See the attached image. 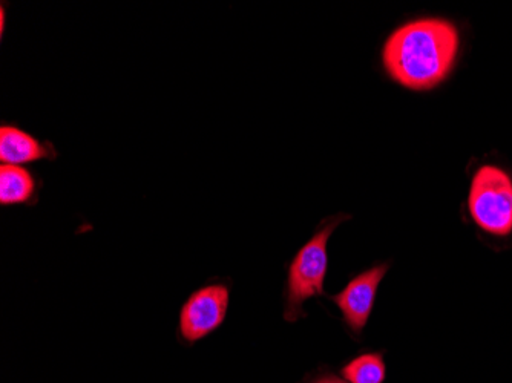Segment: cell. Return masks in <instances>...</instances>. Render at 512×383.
<instances>
[{"instance_id":"1","label":"cell","mask_w":512,"mask_h":383,"mask_svg":"<svg viewBox=\"0 0 512 383\" xmlns=\"http://www.w3.org/2000/svg\"><path fill=\"white\" fill-rule=\"evenodd\" d=\"M459 46V31L450 20L422 17L404 23L388 36L382 63L398 85L410 91H431L450 76Z\"/></svg>"},{"instance_id":"2","label":"cell","mask_w":512,"mask_h":383,"mask_svg":"<svg viewBox=\"0 0 512 383\" xmlns=\"http://www.w3.org/2000/svg\"><path fill=\"white\" fill-rule=\"evenodd\" d=\"M350 218L348 213H336L333 217L325 218L309 243L304 244L290 262L284 307V319L290 324L306 316L304 304L309 299L324 295L325 275L329 267L327 246L333 232Z\"/></svg>"},{"instance_id":"3","label":"cell","mask_w":512,"mask_h":383,"mask_svg":"<svg viewBox=\"0 0 512 383\" xmlns=\"http://www.w3.org/2000/svg\"><path fill=\"white\" fill-rule=\"evenodd\" d=\"M477 226L496 236L512 232V181L496 166H482L471 181L468 197Z\"/></svg>"},{"instance_id":"4","label":"cell","mask_w":512,"mask_h":383,"mask_svg":"<svg viewBox=\"0 0 512 383\" xmlns=\"http://www.w3.org/2000/svg\"><path fill=\"white\" fill-rule=\"evenodd\" d=\"M230 302L229 285L214 282L195 290L181 305L178 336L186 344H197L223 325Z\"/></svg>"},{"instance_id":"5","label":"cell","mask_w":512,"mask_h":383,"mask_svg":"<svg viewBox=\"0 0 512 383\" xmlns=\"http://www.w3.org/2000/svg\"><path fill=\"white\" fill-rule=\"evenodd\" d=\"M388 267V264H381L359 273L345 285L341 293L330 298L338 305L345 324L353 333L361 334L367 325L371 311L375 307L376 293Z\"/></svg>"},{"instance_id":"6","label":"cell","mask_w":512,"mask_h":383,"mask_svg":"<svg viewBox=\"0 0 512 383\" xmlns=\"http://www.w3.org/2000/svg\"><path fill=\"white\" fill-rule=\"evenodd\" d=\"M59 151L53 141L37 138L13 122L0 125V163L27 166L37 161H56Z\"/></svg>"},{"instance_id":"7","label":"cell","mask_w":512,"mask_h":383,"mask_svg":"<svg viewBox=\"0 0 512 383\" xmlns=\"http://www.w3.org/2000/svg\"><path fill=\"white\" fill-rule=\"evenodd\" d=\"M42 178L27 166L0 164V206H36Z\"/></svg>"},{"instance_id":"8","label":"cell","mask_w":512,"mask_h":383,"mask_svg":"<svg viewBox=\"0 0 512 383\" xmlns=\"http://www.w3.org/2000/svg\"><path fill=\"white\" fill-rule=\"evenodd\" d=\"M348 383H384L385 364L379 353L362 354L342 368Z\"/></svg>"},{"instance_id":"9","label":"cell","mask_w":512,"mask_h":383,"mask_svg":"<svg viewBox=\"0 0 512 383\" xmlns=\"http://www.w3.org/2000/svg\"><path fill=\"white\" fill-rule=\"evenodd\" d=\"M313 383H348L344 382V380L338 379V377L335 376H324L321 377V379L316 380V382Z\"/></svg>"},{"instance_id":"10","label":"cell","mask_w":512,"mask_h":383,"mask_svg":"<svg viewBox=\"0 0 512 383\" xmlns=\"http://www.w3.org/2000/svg\"><path fill=\"white\" fill-rule=\"evenodd\" d=\"M5 31V7H2V34Z\"/></svg>"}]
</instances>
